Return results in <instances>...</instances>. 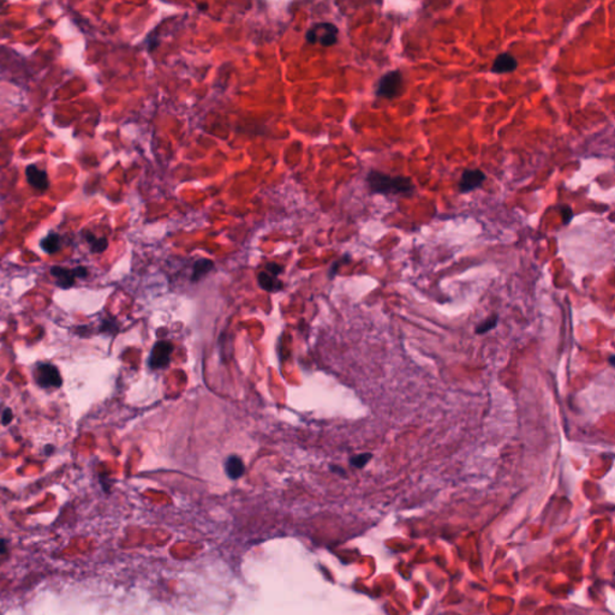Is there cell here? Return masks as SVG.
I'll return each instance as SVG.
<instances>
[{
  "label": "cell",
  "mask_w": 615,
  "mask_h": 615,
  "mask_svg": "<svg viewBox=\"0 0 615 615\" xmlns=\"http://www.w3.org/2000/svg\"><path fill=\"white\" fill-rule=\"evenodd\" d=\"M51 274L55 278L56 285L61 288H70L75 284V269L71 271V269H66L63 267H52Z\"/></svg>",
  "instance_id": "9c48e42d"
},
{
  "label": "cell",
  "mask_w": 615,
  "mask_h": 615,
  "mask_svg": "<svg viewBox=\"0 0 615 615\" xmlns=\"http://www.w3.org/2000/svg\"><path fill=\"white\" fill-rule=\"evenodd\" d=\"M518 62L513 55L510 53H501L496 56L493 66H491V72L494 74H507L517 70Z\"/></svg>",
  "instance_id": "52a82bcc"
},
{
  "label": "cell",
  "mask_w": 615,
  "mask_h": 615,
  "mask_svg": "<svg viewBox=\"0 0 615 615\" xmlns=\"http://www.w3.org/2000/svg\"><path fill=\"white\" fill-rule=\"evenodd\" d=\"M173 352V345L169 341H159L153 347L149 365L152 369L166 368L171 361V355Z\"/></svg>",
  "instance_id": "5b68a950"
},
{
  "label": "cell",
  "mask_w": 615,
  "mask_h": 615,
  "mask_svg": "<svg viewBox=\"0 0 615 615\" xmlns=\"http://www.w3.org/2000/svg\"><path fill=\"white\" fill-rule=\"evenodd\" d=\"M368 187L371 192L381 195H411L415 185L405 175H390L384 172L371 169L367 175Z\"/></svg>",
  "instance_id": "6da1fadb"
},
{
  "label": "cell",
  "mask_w": 615,
  "mask_h": 615,
  "mask_svg": "<svg viewBox=\"0 0 615 615\" xmlns=\"http://www.w3.org/2000/svg\"><path fill=\"white\" fill-rule=\"evenodd\" d=\"M403 87V75L400 70H392L385 74L377 83L376 95L378 98L393 99L399 95Z\"/></svg>",
  "instance_id": "3957f363"
},
{
  "label": "cell",
  "mask_w": 615,
  "mask_h": 615,
  "mask_svg": "<svg viewBox=\"0 0 615 615\" xmlns=\"http://www.w3.org/2000/svg\"><path fill=\"white\" fill-rule=\"evenodd\" d=\"M257 281L258 285L261 286V288H263L265 291L268 292H277L282 287V284L278 279V275L271 273L267 269H265V271H262L261 273L258 274Z\"/></svg>",
  "instance_id": "30bf717a"
},
{
  "label": "cell",
  "mask_w": 615,
  "mask_h": 615,
  "mask_svg": "<svg viewBox=\"0 0 615 615\" xmlns=\"http://www.w3.org/2000/svg\"><path fill=\"white\" fill-rule=\"evenodd\" d=\"M559 211L561 213V215H563V221L565 225L570 224V221L572 220V218H573V212H572V209L570 206L567 204H563L559 207Z\"/></svg>",
  "instance_id": "e0dca14e"
},
{
  "label": "cell",
  "mask_w": 615,
  "mask_h": 615,
  "mask_svg": "<svg viewBox=\"0 0 615 615\" xmlns=\"http://www.w3.org/2000/svg\"><path fill=\"white\" fill-rule=\"evenodd\" d=\"M26 179L28 183L38 190L45 191L48 188V175L45 171L36 167L35 165L29 166L26 168Z\"/></svg>",
  "instance_id": "ba28073f"
},
{
  "label": "cell",
  "mask_w": 615,
  "mask_h": 615,
  "mask_svg": "<svg viewBox=\"0 0 615 615\" xmlns=\"http://www.w3.org/2000/svg\"><path fill=\"white\" fill-rule=\"evenodd\" d=\"M225 473L231 480H238L245 473L243 460L237 455H230L225 461Z\"/></svg>",
  "instance_id": "8fae6325"
},
{
  "label": "cell",
  "mask_w": 615,
  "mask_h": 615,
  "mask_svg": "<svg viewBox=\"0 0 615 615\" xmlns=\"http://www.w3.org/2000/svg\"><path fill=\"white\" fill-rule=\"evenodd\" d=\"M213 267H214V263L208 258H201V260L195 262L194 269H192V281H198L199 279L207 275Z\"/></svg>",
  "instance_id": "7c38bea8"
},
{
  "label": "cell",
  "mask_w": 615,
  "mask_h": 615,
  "mask_svg": "<svg viewBox=\"0 0 615 615\" xmlns=\"http://www.w3.org/2000/svg\"><path fill=\"white\" fill-rule=\"evenodd\" d=\"M12 418H13V412L11 408H5L4 412H3V415H2L3 425H9L10 423H11Z\"/></svg>",
  "instance_id": "ac0fdd59"
},
{
  "label": "cell",
  "mask_w": 615,
  "mask_h": 615,
  "mask_svg": "<svg viewBox=\"0 0 615 615\" xmlns=\"http://www.w3.org/2000/svg\"><path fill=\"white\" fill-rule=\"evenodd\" d=\"M496 325H497V316L488 317L487 320L482 321L481 324L477 326V327H476V333L477 334L487 333V332H489L490 330H493V328Z\"/></svg>",
  "instance_id": "9a60e30c"
},
{
  "label": "cell",
  "mask_w": 615,
  "mask_h": 615,
  "mask_svg": "<svg viewBox=\"0 0 615 615\" xmlns=\"http://www.w3.org/2000/svg\"><path fill=\"white\" fill-rule=\"evenodd\" d=\"M87 239H88V242L91 243L93 252H102V251H105L108 247V242L106 238H95L93 235L88 233Z\"/></svg>",
  "instance_id": "5bb4252c"
},
{
  "label": "cell",
  "mask_w": 615,
  "mask_h": 615,
  "mask_svg": "<svg viewBox=\"0 0 615 615\" xmlns=\"http://www.w3.org/2000/svg\"><path fill=\"white\" fill-rule=\"evenodd\" d=\"M339 29L337 25L330 22L316 23L311 26L305 34V39L309 44H318L322 47H331L337 44Z\"/></svg>",
  "instance_id": "7a4b0ae2"
},
{
  "label": "cell",
  "mask_w": 615,
  "mask_h": 615,
  "mask_svg": "<svg viewBox=\"0 0 615 615\" xmlns=\"http://www.w3.org/2000/svg\"><path fill=\"white\" fill-rule=\"evenodd\" d=\"M485 174L481 169H465L459 181V191L466 194L480 188L485 181Z\"/></svg>",
  "instance_id": "8992f818"
},
{
  "label": "cell",
  "mask_w": 615,
  "mask_h": 615,
  "mask_svg": "<svg viewBox=\"0 0 615 615\" xmlns=\"http://www.w3.org/2000/svg\"><path fill=\"white\" fill-rule=\"evenodd\" d=\"M35 380L42 388L62 387L63 380L58 368L52 364H40L35 370Z\"/></svg>",
  "instance_id": "277c9868"
},
{
  "label": "cell",
  "mask_w": 615,
  "mask_h": 615,
  "mask_svg": "<svg viewBox=\"0 0 615 615\" xmlns=\"http://www.w3.org/2000/svg\"><path fill=\"white\" fill-rule=\"evenodd\" d=\"M371 457H373V455H371L370 453L358 454V455H356V457L351 458V459H350V463H351V465H354L355 467L361 468V467H363L364 465L367 464L368 461L371 459Z\"/></svg>",
  "instance_id": "2e32d148"
},
{
  "label": "cell",
  "mask_w": 615,
  "mask_h": 615,
  "mask_svg": "<svg viewBox=\"0 0 615 615\" xmlns=\"http://www.w3.org/2000/svg\"><path fill=\"white\" fill-rule=\"evenodd\" d=\"M197 8H198V9H207V8H208V5H207V4H199V5L197 6Z\"/></svg>",
  "instance_id": "ffe728a7"
},
{
  "label": "cell",
  "mask_w": 615,
  "mask_h": 615,
  "mask_svg": "<svg viewBox=\"0 0 615 615\" xmlns=\"http://www.w3.org/2000/svg\"><path fill=\"white\" fill-rule=\"evenodd\" d=\"M53 451H54V448H53V446H47V448H46V452H47L48 454H51Z\"/></svg>",
  "instance_id": "d6986e66"
},
{
  "label": "cell",
  "mask_w": 615,
  "mask_h": 615,
  "mask_svg": "<svg viewBox=\"0 0 615 615\" xmlns=\"http://www.w3.org/2000/svg\"><path fill=\"white\" fill-rule=\"evenodd\" d=\"M41 248L47 254H54L61 249V237L55 233L47 236L41 241Z\"/></svg>",
  "instance_id": "4fadbf2b"
}]
</instances>
